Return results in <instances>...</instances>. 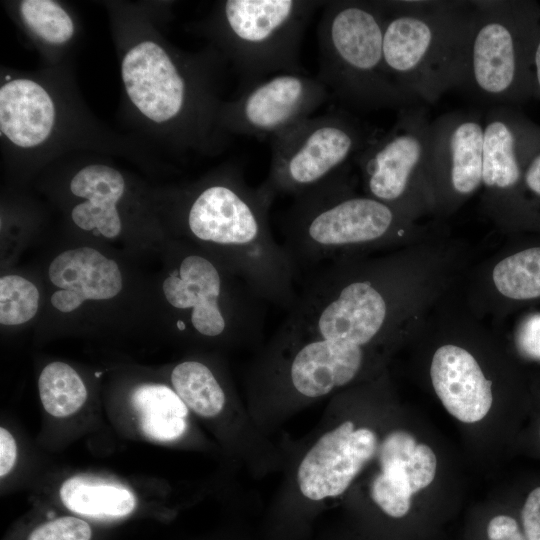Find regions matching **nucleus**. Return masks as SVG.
I'll return each mask as SVG.
<instances>
[{
  "label": "nucleus",
  "mask_w": 540,
  "mask_h": 540,
  "mask_svg": "<svg viewBox=\"0 0 540 540\" xmlns=\"http://www.w3.org/2000/svg\"><path fill=\"white\" fill-rule=\"evenodd\" d=\"M485 540H526V537L514 517L498 514L488 520Z\"/></svg>",
  "instance_id": "bb28decb"
},
{
  "label": "nucleus",
  "mask_w": 540,
  "mask_h": 540,
  "mask_svg": "<svg viewBox=\"0 0 540 540\" xmlns=\"http://www.w3.org/2000/svg\"><path fill=\"white\" fill-rule=\"evenodd\" d=\"M269 357L279 365L274 373L281 375L283 385L304 398L314 399L353 381L362 368L364 351L358 345L307 335L285 319Z\"/></svg>",
  "instance_id": "9d476101"
},
{
  "label": "nucleus",
  "mask_w": 540,
  "mask_h": 540,
  "mask_svg": "<svg viewBox=\"0 0 540 540\" xmlns=\"http://www.w3.org/2000/svg\"><path fill=\"white\" fill-rule=\"evenodd\" d=\"M530 68L534 98L540 100V13L536 19L530 48Z\"/></svg>",
  "instance_id": "2f4dec72"
},
{
  "label": "nucleus",
  "mask_w": 540,
  "mask_h": 540,
  "mask_svg": "<svg viewBox=\"0 0 540 540\" xmlns=\"http://www.w3.org/2000/svg\"><path fill=\"white\" fill-rule=\"evenodd\" d=\"M59 494L68 510L98 520L124 518L133 513L136 507V499L130 490L86 477L67 479L61 485Z\"/></svg>",
  "instance_id": "aec40b11"
},
{
  "label": "nucleus",
  "mask_w": 540,
  "mask_h": 540,
  "mask_svg": "<svg viewBox=\"0 0 540 540\" xmlns=\"http://www.w3.org/2000/svg\"><path fill=\"white\" fill-rule=\"evenodd\" d=\"M383 55L394 82L434 103L459 81L472 1H382Z\"/></svg>",
  "instance_id": "f257e3e1"
},
{
  "label": "nucleus",
  "mask_w": 540,
  "mask_h": 540,
  "mask_svg": "<svg viewBox=\"0 0 540 540\" xmlns=\"http://www.w3.org/2000/svg\"><path fill=\"white\" fill-rule=\"evenodd\" d=\"M131 403L142 432L157 441H172L187 430L188 407L170 387L143 384L136 387Z\"/></svg>",
  "instance_id": "6ab92c4d"
},
{
  "label": "nucleus",
  "mask_w": 540,
  "mask_h": 540,
  "mask_svg": "<svg viewBox=\"0 0 540 540\" xmlns=\"http://www.w3.org/2000/svg\"><path fill=\"white\" fill-rule=\"evenodd\" d=\"M39 292L27 279L7 275L0 279V322L19 325L32 319L38 310Z\"/></svg>",
  "instance_id": "393cba45"
},
{
  "label": "nucleus",
  "mask_w": 540,
  "mask_h": 540,
  "mask_svg": "<svg viewBox=\"0 0 540 540\" xmlns=\"http://www.w3.org/2000/svg\"><path fill=\"white\" fill-rule=\"evenodd\" d=\"M49 278L60 288L51 297L52 305L64 313L77 309L88 299H110L122 288L116 262L90 247L59 254L50 264Z\"/></svg>",
  "instance_id": "dca6fc26"
},
{
  "label": "nucleus",
  "mask_w": 540,
  "mask_h": 540,
  "mask_svg": "<svg viewBox=\"0 0 540 540\" xmlns=\"http://www.w3.org/2000/svg\"><path fill=\"white\" fill-rule=\"evenodd\" d=\"M325 1L227 0L219 30L243 87L278 73L307 74L301 43L315 10Z\"/></svg>",
  "instance_id": "423d86ee"
},
{
  "label": "nucleus",
  "mask_w": 540,
  "mask_h": 540,
  "mask_svg": "<svg viewBox=\"0 0 540 540\" xmlns=\"http://www.w3.org/2000/svg\"><path fill=\"white\" fill-rule=\"evenodd\" d=\"M396 222L394 208L368 195H353L346 173L293 197L283 219V246L299 269L382 240Z\"/></svg>",
  "instance_id": "20e7f679"
},
{
  "label": "nucleus",
  "mask_w": 540,
  "mask_h": 540,
  "mask_svg": "<svg viewBox=\"0 0 540 540\" xmlns=\"http://www.w3.org/2000/svg\"><path fill=\"white\" fill-rule=\"evenodd\" d=\"M524 186L526 190L540 199V136L526 161Z\"/></svg>",
  "instance_id": "c756f323"
},
{
  "label": "nucleus",
  "mask_w": 540,
  "mask_h": 540,
  "mask_svg": "<svg viewBox=\"0 0 540 540\" xmlns=\"http://www.w3.org/2000/svg\"><path fill=\"white\" fill-rule=\"evenodd\" d=\"M162 288L173 308L188 312L186 331L191 327L205 338L226 336L244 342L261 337L267 303L236 274L224 275L204 255L184 256Z\"/></svg>",
  "instance_id": "0eeeda50"
},
{
  "label": "nucleus",
  "mask_w": 540,
  "mask_h": 540,
  "mask_svg": "<svg viewBox=\"0 0 540 540\" xmlns=\"http://www.w3.org/2000/svg\"><path fill=\"white\" fill-rule=\"evenodd\" d=\"M70 190L86 199L72 210V219L78 227L87 231L96 229L107 238L120 233L116 204L124 194L125 181L119 171L102 164L88 165L72 178Z\"/></svg>",
  "instance_id": "a211bd4d"
},
{
  "label": "nucleus",
  "mask_w": 540,
  "mask_h": 540,
  "mask_svg": "<svg viewBox=\"0 0 540 540\" xmlns=\"http://www.w3.org/2000/svg\"><path fill=\"white\" fill-rule=\"evenodd\" d=\"M55 121L53 101L29 79H14L0 89V129L13 144L29 148L44 142Z\"/></svg>",
  "instance_id": "f3484780"
},
{
  "label": "nucleus",
  "mask_w": 540,
  "mask_h": 540,
  "mask_svg": "<svg viewBox=\"0 0 540 540\" xmlns=\"http://www.w3.org/2000/svg\"><path fill=\"white\" fill-rule=\"evenodd\" d=\"M20 14L26 25L46 42L61 44L68 41L74 33L70 16L54 1H21Z\"/></svg>",
  "instance_id": "b1692460"
},
{
  "label": "nucleus",
  "mask_w": 540,
  "mask_h": 540,
  "mask_svg": "<svg viewBox=\"0 0 540 540\" xmlns=\"http://www.w3.org/2000/svg\"><path fill=\"white\" fill-rule=\"evenodd\" d=\"M174 391L196 414L211 418L222 412L226 394L212 370L204 363L188 360L171 373Z\"/></svg>",
  "instance_id": "412c9836"
},
{
  "label": "nucleus",
  "mask_w": 540,
  "mask_h": 540,
  "mask_svg": "<svg viewBox=\"0 0 540 540\" xmlns=\"http://www.w3.org/2000/svg\"><path fill=\"white\" fill-rule=\"evenodd\" d=\"M92 525L77 516H48L27 530L21 540H93Z\"/></svg>",
  "instance_id": "a878e982"
},
{
  "label": "nucleus",
  "mask_w": 540,
  "mask_h": 540,
  "mask_svg": "<svg viewBox=\"0 0 540 540\" xmlns=\"http://www.w3.org/2000/svg\"><path fill=\"white\" fill-rule=\"evenodd\" d=\"M484 113L478 109L444 113L431 124V177L457 197L482 184Z\"/></svg>",
  "instance_id": "f8f14e48"
},
{
  "label": "nucleus",
  "mask_w": 540,
  "mask_h": 540,
  "mask_svg": "<svg viewBox=\"0 0 540 540\" xmlns=\"http://www.w3.org/2000/svg\"><path fill=\"white\" fill-rule=\"evenodd\" d=\"M122 80L132 103L150 120L175 119L188 102V83L168 53L143 41L124 56Z\"/></svg>",
  "instance_id": "ddd939ff"
},
{
  "label": "nucleus",
  "mask_w": 540,
  "mask_h": 540,
  "mask_svg": "<svg viewBox=\"0 0 540 540\" xmlns=\"http://www.w3.org/2000/svg\"><path fill=\"white\" fill-rule=\"evenodd\" d=\"M384 26L382 1H325L317 29V78L344 106L359 111L401 110L420 103L387 70Z\"/></svg>",
  "instance_id": "f03ea898"
},
{
  "label": "nucleus",
  "mask_w": 540,
  "mask_h": 540,
  "mask_svg": "<svg viewBox=\"0 0 540 540\" xmlns=\"http://www.w3.org/2000/svg\"><path fill=\"white\" fill-rule=\"evenodd\" d=\"M381 132L345 110L309 117L271 139L261 186L275 198L296 197L338 176Z\"/></svg>",
  "instance_id": "39448f33"
},
{
  "label": "nucleus",
  "mask_w": 540,
  "mask_h": 540,
  "mask_svg": "<svg viewBox=\"0 0 540 540\" xmlns=\"http://www.w3.org/2000/svg\"><path fill=\"white\" fill-rule=\"evenodd\" d=\"M17 458V445L12 434L0 428V475H7L13 468Z\"/></svg>",
  "instance_id": "7c9ffc66"
},
{
  "label": "nucleus",
  "mask_w": 540,
  "mask_h": 540,
  "mask_svg": "<svg viewBox=\"0 0 540 540\" xmlns=\"http://www.w3.org/2000/svg\"><path fill=\"white\" fill-rule=\"evenodd\" d=\"M457 90L487 108L517 107L534 98L531 39L535 1H472Z\"/></svg>",
  "instance_id": "7ed1b4c3"
},
{
  "label": "nucleus",
  "mask_w": 540,
  "mask_h": 540,
  "mask_svg": "<svg viewBox=\"0 0 540 540\" xmlns=\"http://www.w3.org/2000/svg\"><path fill=\"white\" fill-rule=\"evenodd\" d=\"M431 124L424 106L405 107L391 129L356 157L368 196L395 209L413 185L431 178Z\"/></svg>",
  "instance_id": "6e6552de"
},
{
  "label": "nucleus",
  "mask_w": 540,
  "mask_h": 540,
  "mask_svg": "<svg viewBox=\"0 0 540 540\" xmlns=\"http://www.w3.org/2000/svg\"><path fill=\"white\" fill-rule=\"evenodd\" d=\"M521 524L526 540H540V487L528 495L521 511Z\"/></svg>",
  "instance_id": "c85d7f7f"
},
{
  "label": "nucleus",
  "mask_w": 540,
  "mask_h": 540,
  "mask_svg": "<svg viewBox=\"0 0 540 540\" xmlns=\"http://www.w3.org/2000/svg\"><path fill=\"white\" fill-rule=\"evenodd\" d=\"M430 375L445 409L464 423H475L489 412L493 395L475 358L465 349L444 345L435 352Z\"/></svg>",
  "instance_id": "2eb2a0df"
},
{
  "label": "nucleus",
  "mask_w": 540,
  "mask_h": 540,
  "mask_svg": "<svg viewBox=\"0 0 540 540\" xmlns=\"http://www.w3.org/2000/svg\"><path fill=\"white\" fill-rule=\"evenodd\" d=\"M517 345L525 355L540 359V314L523 321L517 334Z\"/></svg>",
  "instance_id": "cd10ccee"
},
{
  "label": "nucleus",
  "mask_w": 540,
  "mask_h": 540,
  "mask_svg": "<svg viewBox=\"0 0 540 540\" xmlns=\"http://www.w3.org/2000/svg\"><path fill=\"white\" fill-rule=\"evenodd\" d=\"M374 431L355 429L345 421L324 433L301 460L297 469L299 490L320 501L342 495L363 467L377 454Z\"/></svg>",
  "instance_id": "9b49d317"
},
{
  "label": "nucleus",
  "mask_w": 540,
  "mask_h": 540,
  "mask_svg": "<svg viewBox=\"0 0 540 540\" xmlns=\"http://www.w3.org/2000/svg\"><path fill=\"white\" fill-rule=\"evenodd\" d=\"M381 471L371 483L374 503L389 517L402 519L411 509L412 495L434 479L437 459L433 450L418 444L408 432L389 433L378 446Z\"/></svg>",
  "instance_id": "4468645a"
},
{
  "label": "nucleus",
  "mask_w": 540,
  "mask_h": 540,
  "mask_svg": "<svg viewBox=\"0 0 540 540\" xmlns=\"http://www.w3.org/2000/svg\"><path fill=\"white\" fill-rule=\"evenodd\" d=\"M330 94L317 78L301 73H278L246 88L223 110L231 131L271 139L311 117Z\"/></svg>",
  "instance_id": "1a4fd4ad"
},
{
  "label": "nucleus",
  "mask_w": 540,
  "mask_h": 540,
  "mask_svg": "<svg viewBox=\"0 0 540 540\" xmlns=\"http://www.w3.org/2000/svg\"><path fill=\"white\" fill-rule=\"evenodd\" d=\"M498 291L511 299L540 296V247L529 248L500 261L493 270Z\"/></svg>",
  "instance_id": "5701e85b"
},
{
  "label": "nucleus",
  "mask_w": 540,
  "mask_h": 540,
  "mask_svg": "<svg viewBox=\"0 0 540 540\" xmlns=\"http://www.w3.org/2000/svg\"><path fill=\"white\" fill-rule=\"evenodd\" d=\"M38 389L46 412L67 417L77 412L87 398L86 387L78 373L68 364L53 362L42 370Z\"/></svg>",
  "instance_id": "4be33fe9"
}]
</instances>
